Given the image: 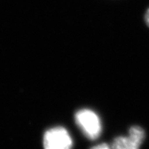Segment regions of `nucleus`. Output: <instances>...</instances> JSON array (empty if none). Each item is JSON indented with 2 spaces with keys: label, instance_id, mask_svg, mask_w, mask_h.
I'll return each mask as SVG.
<instances>
[{
  "label": "nucleus",
  "instance_id": "obj_3",
  "mask_svg": "<svg viewBox=\"0 0 149 149\" xmlns=\"http://www.w3.org/2000/svg\"><path fill=\"white\" fill-rule=\"evenodd\" d=\"M43 144L46 149H68L72 146V140L64 128L56 127L46 132Z\"/></svg>",
  "mask_w": 149,
  "mask_h": 149
},
{
  "label": "nucleus",
  "instance_id": "obj_2",
  "mask_svg": "<svg viewBox=\"0 0 149 149\" xmlns=\"http://www.w3.org/2000/svg\"><path fill=\"white\" fill-rule=\"evenodd\" d=\"M146 138V132L141 126L133 125L128 129V136H117L112 141L113 149H138Z\"/></svg>",
  "mask_w": 149,
  "mask_h": 149
},
{
  "label": "nucleus",
  "instance_id": "obj_5",
  "mask_svg": "<svg viewBox=\"0 0 149 149\" xmlns=\"http://www.w3.org/2000/svg\"><path fill=\"white\" fill-rule=\"evenodd\" d=\"M144 21L145 23L147 25V26L149 28V8L147 9V10L146 11V13L144 15Z\"/></svg>",
  "mask_w": 149,
  "mask_h": 149
},
{
  "label": "nucleus",
  "instance_id": "obj_1",
  "mask_svg": "<svg viewBox=\"0 0 149 149\" xmlns=\"http://www.w3.org/2000/svg\"><path fill=\"white\" fill-rule=\"evenodd\" d=\"M77 125L86 137L91 140H95L102 133V124L100 117L90 109H81L74 115Z\"/></svg>",
  "mask_w": 149,
  "mask_h": 149
},
{
  "label": "nucleus",
  "instance_id": "obj_4",
  "mask_svg": "<svg viewBox=\"0 0 149 149\" xmlns=\"http://www.w3.org/2000/svg\"><path fill=\"white\" fill-rule=\"evenodd\" d=\"M111 148V146H109L107 143H102L100 144H97L96 146H93L91 148L93 149H109Z\"/></svg>",
  "mask_w": 149,
  "mask_h": 149
}]
</instances>
